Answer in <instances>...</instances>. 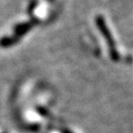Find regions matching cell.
Listing matches in <instances>:
<instances>
[{"label":"cell","mask_w":133,"mask_h":133,"mask_svg":"<svg viewBox=\"0 0 133 133\" xmlns=\"http://www.w3.org/2000/svg\"><path fill=\"white\" fill-rule=\"evenodd\" d=\"M37 109H38V111L42 114V115H48V110H46L45 109H43V108H42V107H41V108H38Z\"/></svg>","instance_id":"5b68a950"},{"label":"cell","mask_w":133,"mask_h":133,"mask_svg":"<svg viewBox=\"0 0 133 133\" xmlns=\"http://www.w3.org/2000/svg\"><path fill=\"white\" fill-rule=\"evenodd\" d=\"M96 25L99 29V31L101 32V34L103 35V37L105 38L108 45H109V55L111 60L114 62L119 61L120 59V55H119L118 51L116 50V46H115V43H114V39L112 35L110 34L109 28L107 26L105 23V20L103 16H98L96 18Z\"/></svg>","instance_id":"6da1fadb"},{"label":"cell","mask_w":133,"mask_h":133,"mask_svg":"<svg viewBox=\"0 0 133 133\" xmlns=\"http://www.w3.org/2000/svg\"><path fill=\"white\" fill-rule=\"evenodd\" d=\"M38 21L37 19L35 20H32V21H30L28 23H22V24H19L17 25L16 27L14 28V34L16 37H22V36H24L26 33H28L29 31L31 30V29L34 27V25L37 24Z\"/></svg>","instance_id":"7a4b0ae2"},{"label":"cell","mask_w":133,"mask_h":133,"mask_svg":"<svg viewBox=\"0 0 133 133\" xmlns=\"http://www.w3.org/2000/svg\"><path fill=\"white\" fill-rule=\"evenodd\" d=\"M19 38H20L16 37V36H14V37H10V38H3L2 39H1L0 43H1L2 46L8 48V46H11V45H13V44L18 43V42H19Z\"/></svg>","instance_id":"3957f363"},{"label":"cell","mask_w":133,"mask_h":133,"mask_svg":"<svg viewBox=\"0 0 133 133\" xmlns=\"http://www.w3.org/2000/svg\"><path fill=\"white\" fill-rule=\"evenodd\" d=\"M37 5H38V1H37V0H32V1H31V3H30V5H29V7H28L29 14H33L34 10H35Z\"/></svg>","instance_id":"277c9868"},{"label":"cell","mask_w":133,"mask_h":133,"mask_svg":"<svg viewBox=\"0 0 133 133\" xmlns=\"http://www.w3.org/2000/svg\"><path fill=\"white\" fill-rule=\"evenodd\" d=\"M62 133H72V132H70V131L67 130V129H64V130H62Z\"/></svg>","instance_id":"8992f818"}]
</instances>
